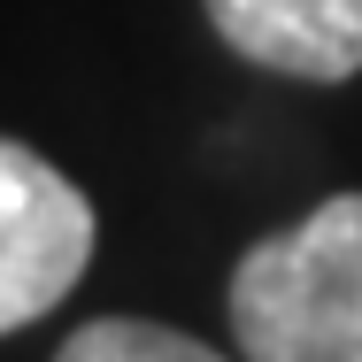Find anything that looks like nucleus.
I'll use <instances>...</instances> for the list:
<instances>
[{"label": "nucleus", "mask_w": 362, "mask_h": 362, "mask_svg": "<svg viewBox=\"0 0 362 362\" xmlns=\"http://www.w3.org/2000/svg\"><path fill=\"white\" fill-rule=\"evenodd\" d=\"M231 347L247 362H362V193L255 239L231 270Z\"/></svg>", "instance_id": "f257e3e1"}, {"label": "nucleus", "mask_w": 362, "mask_h": 362, "mask_svg": "<svg viewBox=\"0 0 362 362\" xmlns=\"http://www.w3.org/2000/svg\"><path fill=\"white\" fill-rule=\"evenodd\" d=\"M93 262V201L31 146L0 139V332L39 324Z\"/></svg>", "instance_id": "f03ea898"}, {"label": "nucleus", "mask_w": 362, "mask_h": 362, "mask_svg": "<svg viewBox=\"0 0 362 362\" xmlns=\"http://www.w3.org/2000/svg\"><path fill=\"white\" fill-rule=\"evenodd\" d=\"M209 23L255 70L339 85L362 70V0H209Z\"/></svg>", "instance_id": "7ed1b4c3"}, {"label": "nucleus", "mask_w": 362, "mask_h": 362, "mask_svg": "<svg viewBox=\"0 0 362 362\" xmlns=\"http://www.w3.org/2000/svg\"><path fill=\"white\" fill-rule=\"evenodd\" d=\"M216 347L193 339V332H170V324H132V316H100V324H77L62 339V362H209Z\"/></svg>", "instance_id": "20e7f679"}]
</instances>
